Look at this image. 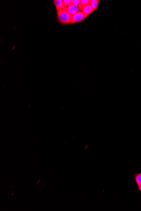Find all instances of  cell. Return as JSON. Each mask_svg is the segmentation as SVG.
<instances>
[{
  "label": "cell",
  "mask_w": 141,
  "mask_h": 211,
  "mask_svg": "<svg viewBox=\"0 0 141 211\" xmlns=\"http://www.w3.org/2000/svg\"><path fill=\"white\" fill-rule=\"evenodd\" d=\"M100 1L99 0H90V5L93 11L98 9V5Z\"/></svg>",
  "instance_id": "6"
},
{
  "label": "cell",
  "mask_w": 141,
  "mask_h": 211,
  "mask_svg": "<svg viewBox=\"0 0 141 211\" xmlns=\"http://www.w3.org/2000/svg\"><path fill=\"white\" fill-rule=\"evenodd\" d=\"M87 16L81 11H79L71 16V24L80 22L84 20Z\"/></svg>",
  "instance_id": "2"
},
{
  "label": "cell",
  "mask_w": 141,
  "mask_h": 211,
  "mask_svg": "<svg viewBox=\"0 0 141 211\" xmlns=\"http://www.w3.org/2000/svg\"><path fill=\"white\" fill-rule=\"evenodd\" d=\"M57 20L61 24L67 25L71 23V15L66 10V7H64L62 10L57 11Z\"/></svg>",
  "instance_id": "1"
},
{
  "label": "cell",
  "mask_w": 141,
  "mask_h": 211,
  "mask_svg": "<svg viewBox=\"0 0 141 211\" xmlns=\"http://www.w3.org/2000/svg\"><path fill=\"white\" fill-rule=\"evenodd\" d=\"M138 189H139V190H140V191L141 192V183L140 184L139 186H138Z\"/></svg>",
  "instance_id": "11"
},
{
  "label": "cell",
  "mask_w": 141,
  "mask_h": 211,
  "mask_svg": "<svg viewBox=\"0 0 141 211\" xmlns=\"http://www.w3.org/2000/svg\"><path fill=\"white\" fill-rule=\"evenodd\" d=\"M134 178L137 186H139L141 183V173L137 174L134 175Z\"/></svg>",
  "instance_id": "7"
},
{
  "label": "cell",
  "mask_w": 141,
  "mask_h": 211,
  "mask_svg": "<svg viewBox=\"0 0 141 211\" xmlns=\"http://www.w3.org/2000/svg\"><path fill=\"white\" fill-rule=\"evenodd\" d=\"M90 0H80V4L79 5V9L81 7L90 4Z\"/></svg>",
  "instance_id": "8"
},
{
  "label": "cell",
  "mask_w": 141,
  "mask_h": 211,
  "mask_svg": "<svg viewBox=\"0 0 141 211\" xmlns=\"http://www.w3.org/2000/svg\"><path fill=\"white\" fill-rule=\"evenodd\" d=\"M80 0H71V4L79 7Z\"/></svg>",
  "instance_id": "10"
},
{
  "label": "cell",
  "mask_w": 141,
  "mask_h": 211,
  "mask_svg": "<svg viewBox=\"0 0 141 211\" xmlns=\"http://www.w3.org/2000/svg\"><path fill=\"white\" fill-rule=\"evenodd\" d=\"M53 1L56 8L57 11L62 10L64 7L63 4V0H54Z\"/></svg>",
  "instance_id": "5"
},
{
  "label": "cell",
  "mask_w": 141,
  "mask_h": 211,
  "mask_svg": "<svg viewBox=\"0 0 141 211\" xmlns=\"http://www.w3.org/2000/svg\"><path fill=\"white\" fill-rule=\"evenodd\" d=\"M66 8L67 11L68 12V13L71 16L74 15V14L79 11V6H76V5H73L72 4L69 5L68 7H66Z\"/></svg>",
  "instance_id": "3"
},
{
  "label": "cell",
  "mask_w": 141,
  "mask_h": 211,
  "mask_svg": "<svg viewBox=\"0 0 141 211\" xmlns=\"http://www.w3.org/2000/svg\"><path fill=\"white\" fill-rule=\"evenodd\" d=\"M79 11L82 12L87 16V17L93 12L90 4L84 6V7H81L79 9Z\"/></svg>",
  "instance_id": "4"
},
{
  "label": "cell",
  "mask_w": 141,
  "mask_h": 211,
  "mask_svg": "<svg viewBox=\"0 0 141 211\" xmlns=\"http://www.w3.org/2000/svg\"><path fill=\"white\" fill-rule=\"evenodd\" d=\"M63 2L64 7H67L71 5V0H63Z\"/></svg>",
  "instance_id": "9"
}]
</instances>
